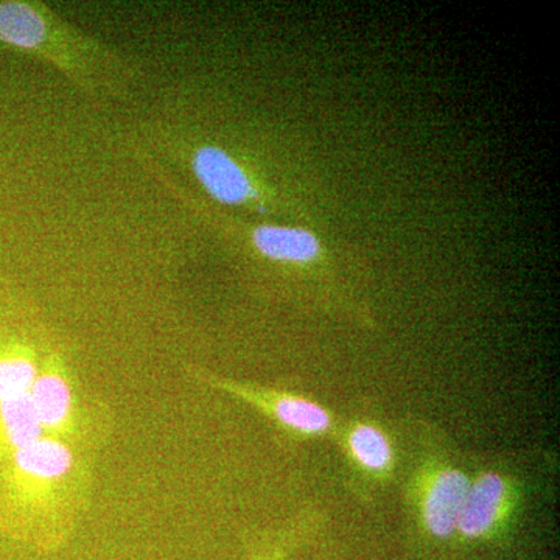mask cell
<instances>
[{"instance_id": "obj_1", "label": "cell", "mask_w": 560, "mask_h": 560, "mask_svg": "<svg viewBox=\"0 0 560 560\" xmlns=\"http://www.w3.org/2000/svg\"><path fill=\"white\" fill-rule=\"evenodd\" d=\"M0 47L50 66L94 102L130 97L142 62L65 20L39 0H0Z\"/></svg>"}, {"instance_id": "obj_2", "label": "cell", "mask_w": 560, "mask_h": 560, "mask_svg": "<svg viewBox=\"0 0 560 560\" xmlns=\"http://www.w3.org/2000/svg\"><path fill=\"white\" fill-rule=\"evenodd\" d=\"M70 382L65 357L54 340L44 350L38 377L33 383L31 399L47 436L60 438L75 445L79 442V396Z\"/></svg>"}, {"instance_id": "obj_3", "label": "cell", "mask_w": 560, "mask_h": 560, "mask_svg": "<svg viewBox=\"0 0 560 560\" xmlns=\"http://www.w3.org/2000/svg\"><path fill=\"white\" fill-rule=\"evenodd\" d=\"M195 377L208 383L213 388L228 390V393L256 405L260 410L267 411L283 429L315 436V434L326 433L331 427L329 411L305 397L253 388V386L241 385V383L224 381V378L215 377L202 370L195 372Z\"/></svg>"}, {"instance_id": "obj_4", "label": "cell", "mask_w": 560, "mask_h": 560, "mask_svg": "<svg viewBox=\"0 0 560 560\" xmlns=\"http://www.w3.org/2000/svg\"><path fill=\"white\" fill-rule=\"evenodd\" d=\"M14 469L36 490L55 493L66 490V482L79 480V452L60 438L44 434L38 441L13 452Z\"/></svg>"}, {"instance_id": "obj_5", "label": "cell", "mask_w": 560, "mask_h": 560, "mask_svg": "<svg viewBox=\"0 0 560 560\" xmlns=\"http://www.w3.org/2000/svg\"><path fill=\"white\" fill-rule=\"evenodd\" d=\"M246 242L254 254L275 264H308L320 253L313 232L285 224H254L246 230Z\"/></svg>"}, {"instance_id": "obj_6", "label": "cell", "mask_w": 560, "mask_h": 560, "mask_svg": "<svg viewBox=\"0 0 560 560\" xmlns=\"http://www.w3.org/2000/svg\"><path fill=\"white\" fill-rule=\"evenodd\" d=\"M470 480L464 471L445 469L434 475L423 497V522L431 534L448 537L458 528Z\"/></svg>"}, {"instance_id": "obj_7", "label": "cell", "mask_w": 560, "mask_h": 560, "mask_svg": "<svg viewBox=\"0 0 560 560\" xmlns=\"http://www.w3.org/2000/svg\"><path fill=\"white\" fill-rule=\"evenodd\" d=\"M506 493V481L495 471H485L470 481L456 529L470 539L488 534L503 514Z\"/></svg>"}, {"instance_id": "obj_8", "label": "cell", "mask_w": 560, "mask_h": 560, "mask_svg": "<svg viewBox=\"0 0 560 560\" xmlns=\"http://www.w3.org/2000/svg\"><path fill=\"white\" fill-rule=\"evenodd\" d=\"M0 431L13 452L44 436L31 394L0 401Z\"/></svg>"}, {"instance_id": "obj_9", "label": "cell", "mask_w": 560, "mask_h": 560, "mask_svg": "<svg viewBox=\"0 0 560 560\" xmlns=\"http://www.w3.org/2000/svg\"><path fill=\"white\" fill-rule=\"evenodd\" d=\"M349 451L363 469L382 474L390 469L394 460L389 438L371 423H357L349 433Z\"/></svg>"}]
</instances>
